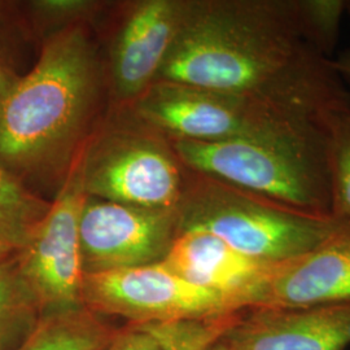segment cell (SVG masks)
<instances>
[{"label": "cell", "instance_id": "1", "mask_svg": "<svg viewBox=\"0 0 350 350\" xmlns=\"http://www.w3.org/2000/svg\"><path fill=\"white\" fill-rule=\"evenodd\" d=\"M156 81L254 96L317 117L350 105L332 59L304 37L297 0L189 1Z\"/></svg>", "mask_w": 350, "mask_h": 350}, {"label": "cell", "instance_id": "2", "mask_svg": "<svg viewBox=\"0 0 350 350\" xmlns=\"http://www.w3.org/2000/svg\"><path fill=\"white\" fill-rule=\"evenodd\" d=\"M96 75L83 29L51 38L34 69L0 99V160L34 169L68 160L88 124Z\"/></svg>", "mask_w": 350, "mask_h": 350}, {"label": "cell", "instance_id": "3", "mask_svg": "<svg viewBox=\"0 0 350 350\" xmlns=\"http://www.w3.org/2000/svg\"><path fill=\"white\" fill-rule=\"evenodd\" d=\"M188 170L297 212L331 217V179L322 118L261 137L215 143L173 140Z\"/></svg>", "mask_w": 350, "mask_h": 350}, {"label": "cell", "instance_id": "4", "mask_svg": "<svg viewBox=\"0 0 350 350\" xmlns=\"http://www.w3.org/2000/svg\"><path fill=\"white\" fill-rule=\"evenodd\" d=\"M189 172L178 213V232L206 231L256 261L278 265L321 245L345 227L332 217L297 212Z\"/></svg>", "mask_w": 350, "mask_h": 350}, {"label": "cell", "instance_id": "5", "mask_svg": "<svg viewBox=\"0 0 350 350\" xmlns=\"http://www.w3.org/2000/svg\"><path fill=\"white\" fill-rule=\"evenodd\" d=\"M137 112L174 140L202 143L256 138L292 122L323 117L254 96L166 81L153 82L139 96Z\"/></svg>", "mask_w": 350, "mask_h": 350}, {"label": "cell", "instance_id": "6", "mask_svg": "<svg viewBox=\"0 0 350 350\" xmlns=\"http://www.w3.org/2000/svg\"><path fill=\"white\" fill-rule=\"evenodd\" d=\"M86 196L81 157L23 248L18 266L42 315L86 308L79 244V217Z\"/></svg>", "mask_w": 350, "mask_h": 350}, {"label": "cell", "instance_id": "7", "mask_svg": "<svg viewBox=\"0 0 350 350\" xmlns=\"http://www.w3.org/2000/svg\"><path fill=\"white\" fill-rule=\"evenodd\" d=\"M176 154L147 137L105 139L82 157L88 196L152 211H176L187 176Z\"/></svg>", "mask_w": 350, "mask_h": 350}, {"label": "cell", "instance_id": "8", "mask_svg": "<svg viewBox=\"0 0 350 350\" xmlns=\"http://www.w3.org/2000/svg\"><path fill=\"white\" fill-rule=\"evenodd\" d=\"M85 306L131 325L206 319L237 313L224 297L196 287L163 263L85 275Z\"/></svg>", "mask_w": 350, "mask_h": 350}, {"label": "cell", "instance_id": "9", "mask_svg": "<svg viewBox=\"0 0 350 350\" xmlns=\"http://www.w3.org/2000/svg\"><path fill=\"white\" fill-rule=\"evenodd\" d=\"M176 235V211L86 196L79 217L83 273L94 275L163 262Z\"/></svg>", "mask_w": 350, "mask_h": 350}, {"label": "cell", "instance_id": "10", "mask_svg": "<svg viewBox=\"0 0 350 350\" xmlns=\"http://www.w3.org/2000/svg\"><path fill=\"white\" fill-rule=\"evenodd\" d=\"M350 301V230L278 263L263 278L252 308L296 309Z\"/></svg>", "mask_w": 350, "mask_h": 350}, {"label": "cell", "instance_id": "11", "mask_svg": "<svg viewBox=\"0 0 350 350\" xmlns=\"http://www.w3.org/2000/svg\"><path fill=\"white\" fill-rule=\"evenodd\" d=\"M230 335L241 350H345L350 345V301L247 309Z\"/></svg>", "mask_w": 350, "mask_h": 350}, {"label": "cell", "instance_id": "12", "mask_svg": "<svg viewBox=\"0 0 350 350\" xmlns=\"http://www.w3.org/2000/svg\"><path fill=\"white\" fill-rule=\"evenodd\" d=\"M188 283L211 291L237 310L252 308L263 278L275 265L256 261L206 231H179L163 262Z\"/></svg>", "mask_w": 350, "mask_h": 350}, {"label": "cell", "instance_id": "13", "mask_svg": "<svg viewBox=\"0 0 350 350\" xmlns=\"http://www.w3.org/2000/svg\"><path fill=\"white\" fill-rule=\"evenodd\" d=\"M188 5L189 1L148 0L127 17L113 51V81L121 98H139L156 81Z\"/></svg>", "mask_w": 350, "mask_h": 350}, {"label": "cell", "instance_id": "14", "mask_svg": "<svg viewBox=\"0 0 350 350\" xmlns=\"http://www.w3.org/2000/svg\"><path fill=\"white\" fill-rule=\"evenodd\" d=\"M118 332L101 321L99 314L82 308L42 315L17 350H103Z\"/></svg>", "mask_w": 350, "mask_h": 350}, {"label": "cell", "instance_id": "15", "mask_svg": "<svg viewBox=\"0 0 350 350\" xmlns=\"http://www.w3.org/2000/svg\"><path fill=\"white\" fill-rule=\"evenodd\" d=\"M37 300L18 262H0V350L27 338L40 319Z\"/></svg>", "mask_w": 350, "mask_h": 350}, {"label": "cell", "instance_id": "16", "mask_svg": "<svg viewBox=\"0 0 350 350\" xmlns=\"http://www.w3.org/2000/svg\"><path fill=\"white\" fill-rule=\"evenodd\" d=\"M331 179V217L350 230V105L325 112Z\"/></svg>", "mask_w": 350, "mask_h": 350}, {"label": "cell", "instance_id": "17", "mask_svg": "<svg viewBox=\"0 0 350 350\" xmlns=\"http://www.w3.org/2000/svg\"><path fill=\"white\" fill-rule=\"evenodd\" d=\"M50 205L37 200L0 165V245L7 250L25 247Z\"/></svg>", "mask_w": 350, "mask_h": 350}, {"label": "cell", "instance_id": "18", "mask_svg": "<svg viewBox=\"0 0 350 350\" xmlns=\"http://www.w3.org/2000/svg\"><path fill=\"white\" fill-rule=\"evenodd\" d=\"M304 37L327 59L338 46L347 0H297Z\"/></svg>", "mask_w": 350, "mask_h": 350}, {"label": "cell", "instance_id": "19", "mask_svg": "<svg viewBox=\"0 0 350 350\" xmlns=\"http://www.w3.org/2000/svg\"><path fill=\"white\" fill-rule=\"evenodd\" d=\"M103 350H165L160 341L142 325H130Z\"/></svg>", "mask_w": 350, "mask_h": 350}, {"label": "cell", "instance_id": "20", "mask_svg": "<svg viewBox=\"0 0 350 350\" xmlns=\"http://www.w3.org/2000/svg\"><path fill=\"white\" fill-rule=\"evenodd\" d=\"M91 3L82 0H46L39 1L37 5L44 12L62 16V14H75L88 10Z\"/></svg>", "mask_w": 350, "mask_h": 350}, {"label": "cell", "instance_id": "21", "mask_svg": "<svg viewBox=\"0 0 350 350\" xmlns=\"http://www.w3.org/2000/svg\"><path fill=\"white\" fill-rule=\"evenodd\" d=\"M332 64L341 79L350 85V47L341 51L336 57H332Z\"/></svg>", "mask_w": 350, "mask_h": 350}, {"label": "cell", "instance_id": "22", "mask_svg": "<svg viewBox=\"0 0 350 350\" xmlns=\"http://www.w3.org/2000/svg\"><path fill=\"white\" fill-rule=\"evenodd\" d=\"M205 350H241L238 342L230 335V329L226 332L222 338H218L214 344Z\"/></svg>", "mask_w": 350, "mask_h": 350}, {"label": "cell", "instance_id": "23", "mask_svg": "<svg viewBox=\"0 0 350 350\" xmlns=\"http://www.w3.org/2000/svg\"><path fill=\"white\" fill-rule=\"evenodd\" d=\"M345 17L349 20L350 23V0H347V7H345Z\"/></svg>", "mask_w": 350, "mask_h": 350}, {"label": "cell", "instance_id": "24", "mask_svg": "<svg viewBox=\"0 0 350 350\" xmlns=\"http://www.w3.org/2000/svg\"><path fill=\"white\" fill-rule=\"evenodd\" d=\"M7 252H8V250H5L4 247H1V245H0V260L4 257V254H5Z\"/></svg>", "mask_w": 350, "mask_h": 350}, {"label": "cell", "instance_id": "25", "mask_svg": "<svg viewBox=\"0 0 350 350\" xmlns=\"http://www.w3.org/2000/svg\"><path fill=\"white\" fill-rule=\"evenodd\" d=\"M0 262H1V260H0Z\"/></svg>", "mask_w": 350, "mask_h": 350}]
</instances>
